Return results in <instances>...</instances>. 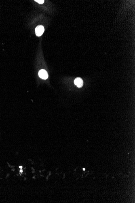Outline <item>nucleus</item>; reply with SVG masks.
Wrapping results in <instances>:
<instances>
[{
    "instance_id": "5",
    "label": "nucleus",
    "mask_w": 135,
    "mask_h": 203,
    "mask_svg": "<svg viewBox=\"0 0 135 203\" xmlns=\"http://www.w3.org/2000/svg\"><path fill=\"white\" fill-rule=\"evenodd\" d=\"M20 168H21V169H22V167L20 166Z\"/></svg>"
},
{
    "instance_id": "2",
    "label": "nucleus",
    "mask_w": 135,
    "mask_h": 203,
    "mask_svg": "<svg viewBox=\"0 0 135 203\" xmlns=\"http://www.w3.org/2000/svg\"><path fill=\"white\" fill-rule=\"evenodd\" d=\"M39 75L40 78L43 79H46L48 78L47 72L44 69H41L39 73Z\"/></svg>"
},
{
    "instance_id": "1",
    "label": "nucleus",
    "mask_w": 135,
    "mask_h": 203,
    "mask_svg": "<svg viewBox=\"0 0 135 203\" xmlns=\"http://www.w3.org/2000/svg\"><path fill=\"white\" fill-rule=\"evenodd\" d=\"M45 31V29L43 26L42 25L38 26L35 29L36 34L37 36L40 37L43 33Z\"/></svg>"
},
{
    "instance_id": "3",
    "label": "nucleus",
    "mask_w": 135,
    "mask_h": 203,
    "mask_svg": "<svg viewBox=\"0 0 135 203\" xmlns=\"http://www.w3.org/2000/svg\"><path fill=\"white\" fill-rule=\"evenodd\" d=\"M74 84L79 88L82 87L83 85V81L80 78H76L74 80Z\"/></svg>"
},
{
    "instance_id": "6",
    "label": "nucleus",
    "mask_w": 135,
    "mask_h": 203,
    "mask_svg": "<svg viewBox=\"0 0 135 203\" xmlns=\"http://www.w3.org/2000/svg\"><path fill=\"white\" fill-rule=\"evenodd\" d=\"M20 172H23V171H22V170H21L20 171Z\"/></svg>"
},
{
    "instance_id": "4",
    "label": "nucleus",
    "mask_w": 135,
    "mask_h": 203,
    "mask_svg": "<svg viewBox=\"0 0 135 203\" xmlns=\"http://www.w3.org/2000/svg\"><path fill=\"white\" fill-rule=\"evenodd\" d=\"M36 2H38L39 4H43L44 2V0H35Z\"/></svg>"
}]
</instances>
